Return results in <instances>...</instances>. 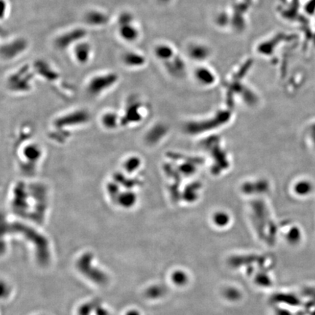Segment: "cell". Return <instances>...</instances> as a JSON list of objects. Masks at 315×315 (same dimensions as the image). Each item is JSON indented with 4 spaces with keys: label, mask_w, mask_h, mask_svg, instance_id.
<instances>
[{
    "label": "cell",
    "mask_w": 315,
    "mask_h": 315,
    "mask_svg": "<svg viewBox=\"0 0 315 315\" xmlns=\"http://www.w3.org/2000/svg\"><path fill=\"white\" fill-rule=\"evenodd\" d=\"M83 23L92 28H101L107 26L110 22V16L102 9L90 8L83 14Z\"/></svg>",
    "instance_id": "obj_14"
},
{
    "label": "cell",
    "mask_w": 315,
    "mask_h": 315,
    "mask_svg": "<svg viewBox=\"0 0 315 315\" xmlns=\"http://www.w3.org/2000/svg\"><path fill=\"white\" fill-rule=\"evenodd\" d=\"M53 193L50 184L37 177H23L11 183L7 204L13 216L42 225L46 220Z\"/></svg>",
    "instance_id": "obj_1"
},
{
    "label": "cell",
    "mask_w": 315,
    "mask_h": 315,
    "mask_svg": "<svg viewBox=\"0 0 315 315\" xmlns=\"http://www.w3.org/2000/svg\"><path fill=\"white\" fill-rule=\"evenodd\" d=\"M155 57L163 63H167L174 58V48L167 43H158L153 49Z\"/></svg>",
    "instance_id": "obj_19"
},
{
    "label": "cell",
    "mask_w": 315,
    "mask_h": 315,
    "mask_svg": "<svg viewBox=\"0 0 315 315\" xmlns=\"http://www.w3.org/2000/svg\"><path fill=\"white\" fill-rule=\"evenodd\" d=\"M126 315H140V314H139V313H137V311L132 310V311L128 312V313H127Z\"/></svg>",
    "instance_id": "obj_26"
},
{
    "label": "cell",
    "mask_w": 315,
    "mask_h": 315,
    "mask_svg": "<svg viewBox=\"0 0 315 315\" xmlns=\"http://www.w3.org/2000/svg\"><path fill=\"white\" fill-rule=\"evenodd\" d=\"M117 34L122 41L133 44L140 40L141 29L136 22L134 13L128 10L121 12L117 17Z\"/></svg>",
    "instance_id": "obj_9"
},
{
    "label": "cell",
    "mask_w": 315,
    "mask_h": 315,
    "mask_svg": "<svg viewBox=\"0 0 315 315\" xmlns=\"http://www.w3.org/2000/svg\"><path fill=\"white\" fill-rule=\"evenodd\" d=\"M142 164V159L138 156L134 154L127 155L122 158L118 170L127 175L138 177L141 171Z\"/></svg>",
    "instance_id": "obj_18"
},
{
    "label": "cell",
    "mask_w": 315,
    "mask_h": 315,
    "mask_svg": "<svg viewBox=\"0 0 315 315\" xmlns=\"http://www.w3.org/2000/svg\"><path fill=\"white\" fill-rule=\"evenodd\" d=\"M97 315H111L107 310H104L102 308H97V312H96Z\"/></svg>",
    "instance_id": "obj_25"
},
{
    "label": "cell",
    "mask_w": 315,
    "mask_h": 315,
    "mask_svg": "<svg viewBox=\"0 0 315 315\" xmlns=\"http://www.w3.org/2000/svg\"><path fill=\"white\" fill-rule=\"evenodd\" d=\"M98 123L103 129L114 131L123 128L120 111L110 109L104 110L98 116Z\"/></svg>",
    "instance_id": "obj_16"
},
{
    "label": "cell",
    "mask_w": 315,
    "mask_h": 315,
    "mask_svg": "<svg viewBox=\"0 0 315 315\" xmlns=\"http://www.w3.org/2000/svg\"><path fill=\"white\" fill-rule=\"evenodd\" d=\"M173 280L177 284H183L186 282V276L182 272H176L173 275Z\"/></svg>",
    "instance_id": "obj_24"
},
{
    "label": "cell",
    "mask_w": 315,
    "mask_h": 315,
    "mask_svg": "<svg viewBox=\"0 0 315 315\" xmlns=\"http://www.w3.org/2000/svg\"><path fill=\"white\" fill-rule=\"evenodd\" d=\"M121 62L123 67L128 70H139L146 65L147 58L138 50H128L122 53L121 56Z\"/></svg>",
    "instance_id": "obj_17"
},
{
    "label": "cell",
    "mask_w": 315,
    "mask_h": 315,
    "mask_svg": "<svg viewBox=\"0 0 315 315\" xmlns=\"http://www.w3.org/2000/svg\"><path fill=\"white\" fill-rule=\"evenodd\" d=\"M15 160L24 177H36L46 156L44 147L30 134L21 132L16 138Z\"/></svg>",
    "instance_id": "obj_3"
},
{
    "label": "cell",
    "mask_w": 315,
    "mask_h": 315,
    "mask_svg": "<svg viewBox=\"0 0 315 315\" xmlns=\"http://www.w3.org/2000/svg\"><path fill=\"white\" fill-rule=\"evenodd\" d=\"M96 303L95 301L92 302L87 303L80 307L79 310V315H90L93 309L96 307Z\"/></svg>",
    "instance_id": "obj_21"
},
{
    "label": "cell",
    "mask_w": 315,
    "mask_h": 315,
    "mask_svg": "<svg viewBox=\"0 0 315 315\" xmlns=\"http://www.w3.org/2000/svg\"><path fill=\"white\" fill-rule=\"evenodd\" d=\"M70 50L73 60L80 66L88 65L94 57V47L87 39L74 45Z\"/></svg>",
    "instance_id": "obj_13"
},
{
    "label": "cell",
    "mask_w": 315,
    "mask_h": 315,
    "mask_svg": "<svg viewBox=\"0 0 315 315\" xmlns=\"http://www.w3.org/2000/svg\"><path fill=\"white\" fill-rule=\"evenodd\" d=\"M140 184L138 177L127 175L118 170L107 177L104 192L110 204L122 210H130L138 204Z\"/></svg>",
    "instance_id": "obj_2"
},
{
    "label": "cell",
    "mask_w": 315,
    "mask_h": 315,
    "mask_svg": "<svg viewBox=\"0 0 315 315\" xmlns=\"http://www.w3.org/2000/svg\"><path fill=\"white\" fill-rule=\"evenodd\" d=\"M163 293V290L160 287H152L146 291V295L149 298L159 297Z\"/></svg>",
    "instance_id": "obj_22"
},
{
    "label": "cell",
    "mask_w": 315,
    "mask_h": 315,
    "mask_svg": "<svg viewBox=\"0 0 315 315\" xmlns=\"http://www.w3.org/2000/svg\"><path fill=\"white\" fill-rule=\"evenodd\" d=\"M92 259L93 255L92 253H85L77 261V269L91 281L98 285H105L108 282V277L101 270L92 266Z\"/></svg>",
    "instance_id": "obj_11"
},
{
    "label": "cell",
    "mask_w": 315,
    "mask_h": 315,
    "mask_svg": "<svg viewBox=\"0 0 315 315\" xmlns=\"http://www.w3.org/2000/svg\"><path fill=\"white\" fill-rule=\"evenodd\" d=\"M120 81L119 73L112 70L95 73L86 79L84 90L91 98H97L104 97L118 86Z\"/></svg>",
    "instance_id": "obj_6"
},
{
    "label": "cell",
    "mask_w": 315,
    "mask_h": 315,
    "mask_svg": "<svg viewBox=\"0 0 315 315\" xmlns=\"http://www.w3.org/2000/svg\"><path fill=\"white\" fill-rule=\"evenodd\" d=\"M119 111L123 128H132L139 126L147 116V107L144 101L134 95L127 98L124 105Z\"/></svg>",
    "instance_id": "obj_8"
},
{
    "label": "cell",
    "mask_w": 315,
    "mask_h": 315,
    "mask_svg": "<svg viewBox=\"0 0 315 315\" xmlns=\"http://www.w3.org/2000/svg\"><path fill=\"white\" fill-rule=\"evenodd\" d=\"M90 113L83 108L70 109L53 117L48 128L50 140L57 144L65 143L74 131L89 125Z\"/></svg>",
    "instance_id": "obj_4"
},
{
    "label": "cell",
    "mask_w": 315,
    "mask_h": 315,
    "mask_svg": "<svg viewBox=\"0 0 315 315\" xmlns=\"http://www.w3.org/2000/svg\"><path fill=\"white\" fill-rule=\"evenodd\" d=\"M1 4H2L1 16V21H2L3 19H7V16H8L10 11V7L8 0H1Z\"/></svg>",
    "instance_id": "obj_23"
},
{
    "label": "cell",
    "mask_w": 315,
    "mask_h": 315,
    "mask_svg": "<svg viewBox=\"0 0 315 315\" xmlns=\"http://www.w3.org/2000/svg\"><path fill=\"white\" fill-rule=\"evenodd\" d=\"M204 47L205 46L198 44L191 46L189 50L191 57L195 60H202L204 58L207 57L209 55L208 50Z\"/></svg>",
    "instance_id": "obj_20"
},
{
    "label": "cell",
    "mask_w": 315,
    "mask_h": 315,
    "mask_svg": "<svg viewBox=\"0 0 315 315\" xmlns=\"http://www.w3.org/2000/svg\"><path fill=\"white\" fill-rule=\"evenodd\" d=\"M37 77L32 66L24 64L10 73L6 79V88L10 93L24 95L30 93Z\"/></svg>",
    "instance_id": "obj_7"
},
{
    "label": "cell",
    "mask_w": 315,
    "mask_h": 315,
    "mask_svg": "<svg viewBox=\"0 0 315 315\" xmlns=\"http://www.w3.org/2000/svg\"><path fill=\"white\" fill-rule=\"evenodd\" d=\"M89 30L85 26H74L59 33L53 40V46L57 50H70L74 45L86 40Z\"/></svg>",
    "instance_id": "obj_10"
},
{
    "label": "cell",
    "mask_w": 315,
    "mask_h": 315,
    "mask_svg": "<svg viewBox=\"0 0 315 315\" xmlns=\"http://www.w3.org/2000/svg\"><path fill=\"white\" fill-rule=\"evenodd\" d=\"M33 70L37 77L48 83H56L61 77L60 73L52 64L44 60H37L33 64Z\"/></svg>",
    "instance_id": "obj_15"
},
{
    "label": "cell",
    "mask_w": 315,
    "mask_h": 315,
    "mask_svg": "<svg viewBox=\"0 0 315 315\" xmlns=\"http://www.w3.org/2000/svg\"><path fill=\"white\" fill-rule=\"evenodd\" d=\"M3 224V234L22 235L35 247L37 262L41 266L48 264L50 258L49 243L43 234L24 222L6 220Z\"/></svg>",
    "instance_id": "obj_5"
},
{
    "label": "cell",
    "mask_w": 315,
    "mask_h": 315,
    "mask_svg": "<svg viewBox=\"0 0 315 315\" xmlns=\"http://www.w3.org/2000/svg\"><path fill=\"white\" fill-rule=\"evenodd\" d=\"M29 43L23 37H18L7 40L1 46L2 60L13 61L20 57L29 48Z\"/></svg>",
    "instance_id": "obj_12"
}]
</instances>
